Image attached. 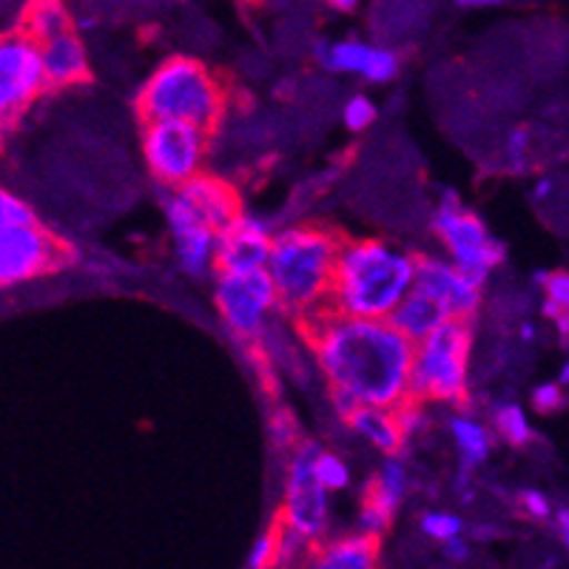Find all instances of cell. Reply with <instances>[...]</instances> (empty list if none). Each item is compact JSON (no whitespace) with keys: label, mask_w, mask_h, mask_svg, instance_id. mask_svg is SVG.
<instances>
[{"label":"cell","mask_w":569,"mask_h":569,"mask_svg":"<svg viewBox=\"0 0 569 569\" xmlns=\"http://www.w3.org/2000/svg\"><path fill=\"white\" fill-rule=\"evenodd\" d=\"M330 390H342L359 408L399 410L410 399L413 345L388 319H353L319 311L297 319Z\"/></svg>","instance_id":"cell-1"},{"label":"cell","mask_w":569,"mask_h":569,"mask_svg":"<svg viewBox=\"0 0 569 569\" xmlns=\"http://www.w3.org/2000/svg\"><path fill=\"white\" fill-rule=\"evenodd\" d=\"M416 253L385 240H345L333 268L328 311L353 319H388L413 291Z\"/></svg>","instance_id":"cell-2"},{"label":"cell","mask_w":569,"mask_h":569,"mask_svg":"<svg viewBox=\"0 0 569 569\" xmlns=\"http://www.w3.org/2000/svg\"><path fill=\"white\" fill-rule=\"evenodd\" d=\"M342 242V233L325 226H293L273 233L266 273L277 293V308L293 322L328 311Z\"/></svg>","instance_id":"cell-3"},{"label":"cell","mask_w":569,"mask_h":569,"mask_svg":"<svg viewBox=\"0 0 569 569\" xmlns=\"http://www.w3.org/2000/svg\"><path fill=\"white\" fill-rule=\"evenodd\" d=\"M134 106L142 126L174 120L211 134L226 114L228 94L222 80L206 63L177 54L151 71L137 91Z\"/></svg>","instance_id":"cell-4"},{"label":"cell","mask_w":569,"mask_h":569,"mask_svg":"<svg viewBox=\"0 0 569 569\" xmlns=\"http://www.w3.org/2000/svg\"><path fill=\"white\" fill-rule=\"evenodd\" d=\"M472 322L447 319L445 325L413 345L410 368V399L413 401H450L461 405L470 385Z\"/></svg>","instance_id":"cell-5"},{"label":"cell","mask_w":569,"mask_h":569,"mask_svg":"<svg viewBox=\"0 0 569 569\" xmlns=\"http://www.w3.org/2000/svg\"><path fill=\"white\" fill-rule=\"evenodd\" d=\"M433 231L450 253V262L479 288H485L492 268L507 259L505 242L492 240L485 222L461 206L456 191L441 197L439 208L433 211Z\"/></svg>","instance_id":"cell-6"},{"label":"cell","mask_w":569,"mask_h":569,"mask_svg":"<svg viewBox=\"0 0 569 569\" xmlns=\"http://www.w3.org/2000/svg\"><path fill=\"white\" fill-rule=\"evenodd\" d=\"M208 146H211V134L191 123L160 120V123L142 126V157H146L149 174L171 191L202 174Z\"/></svg>","instance_id":"cell-7"},{"label":"cell","mask_w":569,"mask_h":569,"mask_svg":"<svg viewBox=\"0 0 569 569\" xmlns=\"http://www.w3.org/2000/svg\"><path fill=\"white\" fill-rule=\"evenodd\" d=\"M317 441H299L288 459L284 498L279 510V525L297 532L308 543H319L328 527V492L317 479Z\"/></svg>","instance_id":"cell-8"},{"label":"cell","mask_w":569,"mask_h":569,"mask_svg":"<svg viewBox=\"0 0 569 569\" xmlns=\"http://www.w3.org/2000/svg\"><path fill=\"white\" fill-rule=\"evenodd\" d=\"M74 251L46 226L0 228V288L32 282L63 271Z\"/></svg>","instance_id":"cell-9"},{"label":"cell","mask_w":569,"mask_h":569,"mask_svg":"<svg viewBox=\"0 0 569 569\" xmlns=\"http://www.w3.org/2000/svg\"><path fill=\"white\" fill-rule=\"evenodd\" d=\"M43 91L40 46L18 27L0 34V126H12Z\"/></svg>","instance_id":"cell-10"},{"label":"cell","mask_w":569,"mask_h":569,"mask_svg":"<svg viewBox=\"0 0 569 569\" xmlns=\"http://www.w3.org/2000/svg\"><path fill=\"white\" fill-rule=\"evenodd\" d=\"M213 299L226 328L246 345L259 342L268 325V313L277 308V293L266 268L248 273H217Z\"/></svg>","instance_id":"cell-11"},{"label":"cell","mask_w":569,"mask_h":569,"mask_svg":"<svg viewBox=\"0 0 569 569\" xmlns=\"http://www.w3.org/2000/svg\"><path fill=\"white\" fill-rule=\"evenodd\" d=\"M413 291L425 293L441 305V311L450 319H467L481 308V288L465 277L453 262H445L439 257H427V253H416V277Z\"/></svg>","instance_id":"cell-12"},{"label":"cell","mask_w":569,"mask_h":569,"mask_svg":"<svg viewBox=\"0 0 569 569\" xmlns=\"http://www.w3.org/2000/svg\"><path fill=\"white\" fill-rule=\"evenodd\" d=\"M271 226L253 213H240L226 231L217 237V273L262 271L271 253Z\"/></svg>","instance_id":"cell-13"},{"label":"cell","mask_w":569,"mask_h":569,"mask_svg":"<svg viewBox=\"0 0 569 569\" xmlns=\"http://www.w3.org/2000/svg\"><path fill=\"white\" fill-rule=\"evenodd\" d=\"M317 60L337 74H359L368 83H390L399 74V54L382 46H368L362 40L319 43Z\"/></svg>","instance_id":"cell-14"},{"label":"cell","mask_w":569,"mask_h":569,"mask_svg":"<svg viewBox=\"0 0 569 569\" xmlns=\"http://www.w3.org/2000/svg\"><path fill=\"white\" fill-rule=\"evenodd\" d=\"M177 191L186 197L188 206L200 213V220L206 222L217 237H220V233L242 213L240 194L233 191V186L220 180V177L197 174L194 180H188L186 186L177 188Z\"/></svg>","instance_id":"cell-15"},{"label":"cell","mask_w":569,"mask_h":569,"mask_svg":"<svg viewBox=\"0 0 569 569\" xmlns=\"http://www.w3.org/2000/svg\"><path fill=\"white\" fill-rule=\"evenodd\" d=\"M40 60H43L46 89H66L89 80V52L74 29L40 46Z\"/></svg>","instance_id":"cell-16"},{"label":"cell","mask_w":569,"mask_h":569,"mask_svg":"<svg viewBox=\"0 0 569 569\" xmlns=\"http://www.w3.org/2000/svg\"><path fill=\"white\" fill-rule=\"evenodd\" d=\"M379 541L368 536H345L337 541H319L302 569H376Z\"/></svg>","instance_id":"cell-17"},{"label":"cell","mask_w":569,"mask_h":569,"mask_svg":"<svg viewBox=\"0 0 569 569\" xmlns=\"http://www.w3.org/2000/svg\"><path fill=\"white\" fill-rule=\"evenodd\" d=\"M410 492V476L408 467L401 465L399 456H390L385 461V467L379 470V476L365 485V496H362V510H373L379 512L382 518L393 521L396 510L401 507V501L408 498Z\"/></svg>","instance_id":"cell-18"},{"label":"cell","mask_w":569,"mask_h":569,"mask_svg":"<svg viewBox=\"0 0 569 569\" xmlns=\"http://www.w3.org/2000/svg\"><path fill=\"white\" fill-rule=\"evenodd\" d=\"M345 421H348V427L356 436H362V439L368 441V445H373L379 453L399 456L405 453V447H408V439L401 433L396 410L356 408Z\"/></svg>","instance_id":"cell-19"},{"label":"cell","mask_w":569,"mask_h":569,"mask_svg":"<svg viewBox=\"0 0 569 569\" xmlns=\"http://www.w3.org/2000/svg\"><path fill=\"white\" fill-rule=\"evenodd\" d=\"M447 313L441 311V305H436L433 299L425 297L419 291H410L408 297L401 299L399 308L388 317V322L399 330L401 337L408 339L410 345H419L421 339H427L439 325L447 322Z\"/></svg>","instance_id":"cell-20"},{"label":"cell","mask_w":569,"mask_h":569,"mask_svg":"<svg viewBox=\"0 0 569 569\" xmlns=\"http://www.w3.org/2000/svg\"><path fill=\"white\" fill-rule=\"evenodd\" d=\"M18 29H23L38 46L71 32V14L66 0H27Z\"/></svg>","instance_id":"cell-21"},{"label":"cell","mask_w":569,"mask_h":569,"mask_svg":"<svg viewBox=\"0 0 569 569\" xmlns=\"http://www.w3.org/2000/svg\"><path fill=\"white\" fill-rule=\"evenodd\" d=\"M174 237V253L182 271L188 277H206L213 271L217 262V233L206 226L188 228L182 233H171Z\"/></svg>","instance_id":"cell-22"},{"label":"cell","mask_w":569,"mask_h":569,"mask_svg":"<svg viewBox=\"0 0 569 569\" xmlns=\"http://www.w3.org/2000/svg\"><path fill=\"white\" fill-rule=\"evenodd\" d=\"M450 433H453L456 450H459L461 472H472L490 459L492 436L481 421H476L472 416H453L450 419Z\"/></svg>","instance_id":"cell-23"},{"label":"cell","mask_w":569,"mask_h":569,"mask_svg":"<svg viewBox=\"0 0 569 569\" xmlns=\"http://www.w3.org/2000/svg\"><path fill=\"white\" fill-rule=\"evenodd\" d=\"M492 425H496L498 436L512 447H525L532 441V427L527 413L512 401H505V405H496L492 410Z\"/></svg>","instance_id":"cell-24"},{"label":"cell","mask_w":569,"mask_h":569,"mask_svg":"<svg viewBox=\"0 0 569 569\" xmlns=\"http://www.w3.org/2000/svg\"><path fill=\"white\" fill-rule=\"evenodd\" d=\"M317 479L325 487V492H339L350 487V467L345 465L342 456L319 450L317 456Z\"/></svg>","instance_id":"cell-25"},{"label":"cell","mask_w":569,"mask_h":569,"mask_svg":"<svg viewBox=\"0 0 569 569\" xmlns=\"http://www.w3.org/2000/svg\"><path fill=\"white\" fill-rule=\"evenodd\" d=\"M38 213L32 206L14 197L12 191L0 186V228H20V226H38Z\"/></svg>","instance_id":"cell-26"},{"label":"cell","mask_w":569,"mask_h":569,"mask_svg":"<svg viewBox=\"0 0 569 569\" xmlns=\"http://www.w3.org/2000/svg\"><path fill=\"white\" fill-rule=\"evenodd\" d=\"M421 532H425L427 538H433V541H453V538L461 536V530H465V525H461V518L456 516V512H425L419 521Z\"/></svg>","instance_id":"cell-27"},{"label":"cell","mask_w":569,"mask_h":569,"mask_svg":"<svg viewBox=\"0 0 569 569\" xmlns=\"http://www.w3.org/2000/svg\"><path fill=\"white\" fill-rule=\"evenodd\" d=\"M345 129L350 131H365L376 123V106L373 100L365 98V94H353V98L345 103L342 109Z\"/></svg>","instance_id":"cell-28"},{"label":"cell","mask_w":569,"mask_h":569,"mask_svg":"<svg viewBox=\"0 0 569 569\" xmlns=\"http://www.w3.org/2000/svg\"><path fill=\"white\" fill-rule=\"evenodd\" d=\"M271 439L273 445L288 450V453L299 445V421L293 419V413L288 408H279L271 413Z\"/></svg>","instance_id":"cell-29"},{"label":"cell","mask_w":569,"mask_h":569,"mask_svg":"<svg viewBox=\"0 0 569 569\" xmlns=\"http://www.w3.org/2000/svg\"><path fill=\"white\" fill-rule=\"evenodd\" d=\"M547 302L556 305L558 311L569 313V271H552V273H538Z\"/></svg>","instance_id":"cell-30"},{"label":"cell","mask_w":569,"mask_h":569,"mask_svg":"<svg viewBox=\"0 0 569 569\" xmlns=\"http://www.w3.org/2000/svg\"><path fill=\"white\" fill-rule=\"evenodd\" d=\"M273 563H277V527L271 525L253 543L248 569H273Z\"/></svg>","instance_id":"cell-31"},{"label":"cell","mask_w":569,"mask_h":569,"mask_svg":"<svg viewBox=\"0 0 569 569\" xmlns=\"http://www.w3.org/2000/svg\"><path fill=\"white\" fill-rule=\"evenodd\" d=\"M532 408L538 413H556V410L563 408V388L558 382H547V385H538L532 390Z\"/></svg>","instance_id":"cell-32"},{"label":"cell","mask_w":569,"mask_h":569,"mask_svg":"<svg viewBox=\"0 0 569 569\" xmlns=\"http://www.w3.org/2000/svg\"><path fill=\"white\" fill-rule=\"evenodd\" d=\"M521 507H525L527 516L536 518V521H547V518L552 516L550 498L543 496V492H538V490H525V492H521Z\"/></svg>","instance_id":"cell-33"},{"label":"cell","mask_w":569,"mask_h":569,"mask_svg":"<svg viewBox=\"0 0 569 569\" xmlns=\"http://www.w3.org/2000/svg\"><path fill=\"white\" fill-rule=\"evenodd\" d=\"M530 151V131L527 129H512V134L507 137V154L516 162L518 169L525 166V154Z\"/></svg>","instance_id":"cell-34"},{"label":"cell","mask_w":569,"mask_h":569,"mask_svg":"<svg viewBox=\"0 0 569 569\" xmlns=\"http://www.w3.org/2000/svg\"><path fill=\"white\" fill-rule=\"evenodd\" d=\"M445 558L453 563H461L470 558V547H467L465 538H453V541L445 543Z\"/></svg>","instance_id":"cell-35"},{"label":"cell","mask_w":569,"mask_h":569,"mask_svg":"<svg viewBox=\"0 0 569 569\" xmlns=\"http://www.w3.org/2000/svg\"><path fill=\"white\" fill-rule=\"evenodd\" d=\"M552 322H556L558 333H561V342L567 345V342H569V313H567V311H563V313H558V317L552 319Z\"/></svg>","instance_id":"cell-36"},{"label":"cell","mask_w":569,"mask_h":569,"mask_svg":"<svg viewBox=\"0 0 569 569\" xmlns=\"http://www.w3.org/2000/svg\"><path fill=\"white\" fill-rule=\"evenodd\" d=\"M558 530H561V538L569 550V510H558Z\"/></svg>","instance_id":"cell-37"},{"label":"cell","mask_w":569,"mask_h":569,"mask_svg":"<svg viewBox=\"0 0 569 569\" xmlns=\"http://www.w3.org/2000/svg\"><path fill=\"white\" fill-rule=\"evenodd\" d=\"M552 186H556V182H552L550 177H543V180L536 186V191H532V197H536V200H543V197H550Z\"/></svg>","instance_id":"cell-38"},{"label":"cell","mask_w":569,"mask_h":569,"mask_svg":"<svg viewBox=\"0 0 569 569\" xmlns=\"http://www.w3.org/2000/svg\"><path fill=\"white\" fill-rule=\"evenodd\" d=\"M459 7H467V9H487V7H496V3H501V0H456Z\"/></svg>","instance_id":"cell-39"},{"label":"cell","mask_w":569,"mask_h":569,"mask_svg":"<svg viewBox=\"0 0 569 569\" xmlns=\"http://www.w3.org/2000/svg\"><path fill=\"white\" fill-rule=\"evenodd\" d=\"M328 3L333 9H339V12H353L359 7V0H328Z\"/></svg>","instance_id":"cell-40"},{"label":"cell","mask_w":569,"mask_h":569,"mask_svg":"<svg viewBox=\"0 0 569 569\" xmlns=\"http://www.w3.org/2000/svg\"><path fill=\"white\" fill-rule=\"evenodd\" d=\"M558 385H569V362H563V368H561V373H558Z\"/></svg>","instance_id":"cell-41"},{"label":"cell","mask_w":569,"mask_h":569,"mask_svg":"<svg viewBox=\"0 0 569 569\" xmlns=\"http://www.w3.org/2000/svg\"><path fill=\"white\" fill-rule=\"evenodd\" d=\"M0 137H3V126H0Z\"/></svg>","instance_id":"cell-42"}]
</instances>
